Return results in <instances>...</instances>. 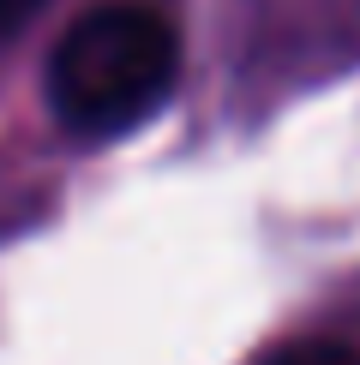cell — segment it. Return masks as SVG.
<instances>
[{
	"mask_svg": "<svg viewBox=\"0 0 360 365\" xmlns=\"http://www.w3.org/2000/svg\"><path fill=\"white\" fill-rule=\"evenodd\" d=\"M270 365H360V347H349V341H294Z\"/></svg>",
	"mask_w": 360,
	"mask_h": 365,
	"instance_id": "obj_2",
	"label": "cell"
},
{
	"mask_svg": "<svg viewBox=\"0 0 360 365\" xmlns=\"http://www.w3.org/2000/svg\"><path fill=\"white\" fill-rule=\"evenodd\" d=\"M36 6L42 0H0V36H12L24 19H36Z\"/></svg>",
	"mask_w": 360,
	"mask_h": 365,
	"instance_id": "obj_3",
	"label": "cell"
},
{
	"mask_svg": "<svg viewBox=\"0 0 360 365\" xmlns=\"http://www.w3.org/2000/svg\"><path fill=\"white\" fill-rule=\"evenodd\" d=\"M180 78V30L150 0H102L60 30L42 90L72 138H126L169 102Z\"/></svg>",
	"mask_w": 360,
	"mask_h": 365,
	"instance_id": "obj_1",
	"label": "cell"
}]
</instances>
